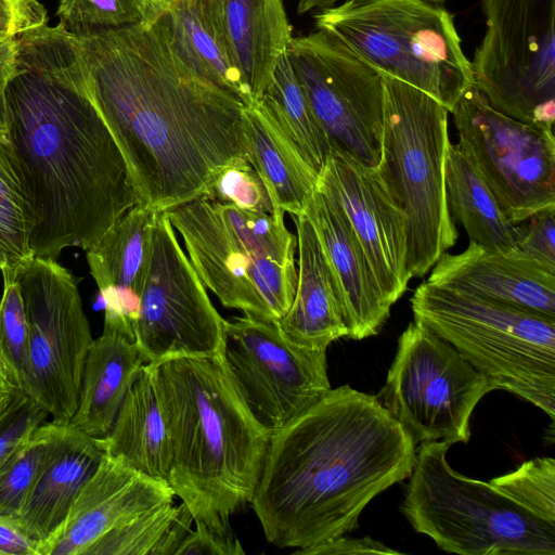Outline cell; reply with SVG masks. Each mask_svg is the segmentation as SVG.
Masks as SVG:
<instances>
[{"label":"cell","instance_id":"obj_4","mask_svg":"<svg viewBox=\"0 0 555 555\" xmlns=\"http://www.w3.org/2000/svg\"><path fill=\"white\" fill-rule=\"evenodd\" d=\"M155 363L171 441L167 483L195 524L233 533L230 517L253 499L271 433L223 354Z\"/></svg>","mask_w":555,"mask_h":555},{"label":"cell","instance_id":"obj_43","mask_svg":"<svg viewBox=\"0 0 555 555\" xmlns=\"http://www.w3.org/2000/svg\"><path fill=\"white\" fill-rule=\"evenodd\" d=\"M39 548L20 515L0 513V555H39Z\"/></svg>","mask_w":555,"mask_h":555},{"label":"cell","instance_id":"obj_34","mask_svg":"<svg viewBox=\"0 0 555 555\" xmlns=\"http://www.w3.org/2000/svg\"><path fill=\"white\" fill-rule=\"evenodd\" d=\"M159 5V0H59L57 25L82 37L145 22Z\"/></svg>","mask_w":555,"mask_h":555},{"label":"cell","instance_id":"obj_40","mask_svg":"<svg viewBox=\"0 0 555 555\" xmlns=\"http://www.w3.org/2000/svg\"><path fill=\"white\" fill-rule=\"evenodd\" d=\"M47 24V9L38 0H0V41Z\"/></svg>","mask_w":555,"mask_h":555},{"label":"cell","instance_id":"obj_11","mask_svg":"<svg viewBox=\"0 0 555 555\" xmlns=\"http://www.w3.org/2000/svg\"><path fill=\"white\" fill-rule=\"evenodd\" d=\"M14 273L28 324L24 392L52 422L68 424L94 339L77 279L56 259L34 256Z\"/></svg>","mask_w":555,"mask_h":555},{"label":"cell","instance_id":"obj_12","mask_svg":"<svg viewBox=\"0 0 555 555\" xmlns=\"http://www.w3.org/2000/svg\"><path fill=\"white\" fill-rule=\"evenodd\" d=\"M494 390L450 343L417 321L398 340L385 385L376 396L416 442H468L469 420Z\"/></svg>","mask_w":555,"mask_h":555},{"label":"cell","instance_id":"obj_20","mask_svg":"<svg viewBox=\"0 0 555 555\" xmlns=\"http://www.w3.org/2000/svg\"><path fill=\"white\" fill-rule=\"evenodd\" d=\"M427 282L555 319V272L517 248L504 253L469 241L465 250L444 253Z\"/></svg>","mask_w":555,"mask_h":555},{"label":"cell","instance_id":"obj_18","mask_svg":"<svg viewBox=\"0 0 555 555\" xmlns=\"http://www.w3.org/2000/svg\"><path fill=\"white\" fill-rule=\"evenodd\" d=\"M167 482L144 475L119 457L104 454L62 525L40 544L39 555H85L109 531L173 502Z\"/></svg>","mask_w":555,"mask_h":555},{"label":"cell","instance_id":"obj_32","mask_svg":"<svg viewBox=\"0 0 555 555\" xmlns=\"http://www.w3.org/2000/svg\"><path fill=\"white\" fill-rule=\"evenodd\" d=\"M69 426L42 423L0 469V513L20 515L40 476L64 447Z\"/></svg>","mask_w":555,"mask_h":555},{"label":"cell","instance_id":"obj_29","mask_svg":"<svg viewBox=\"0 0 555 555\" xmlns=\"http://www.w3.org/2000/svg\"><path fill=\"white\" fill-rule=\"evenodd\" d=\"M444 191L449 212L469 241L504 253L517 248L519 225L504 215L479 173L451 143L444 159Z\"/></svg>","mask_w":555,"mask_h":555},{"label":"cell","instance_id":"obj_42","mask_svg":"<svg viewBox=\"0 0 555 555\" xmlns=\"http://www.w3.org/2000/svg\"><path fill=\"white\" fill-rule=\"evenodd\" d=\"M300 555H363V554H401L372 538H345L344 535L325 542L297 550Z\"/></svg>","mask_w":555,"mask_h":555},{"label":"cell","instance_id":"obj_47","mask_svg":"<svg viewBox=\"0 0 555 555\" xmlns=\"http://www.w3.org/2000/svg\"><path fill=\"white\" fill-rule=\"evenodd\" d=\"M1 266H2V260H1V257H0V268H1Z\"/></svg>","mask_w":555,"mask_h":555},{"label":"cell","instance_id":"obj_2","mask_svg":"<svg viewBox=\"0 0 555 555\" xmlns=\"http://www.w3.org/2000/svg\"><path fill=\"white\" fill-rule=\"evenodd\" d=\"M5 111L31 211V256L87 250L139 204L122 153L88 94L76 37L47 24L16 38Z\"/></svg>","mask_w":555,"mask_h":555},{"label":"cell","instance_id":"obj_41","mask_svg":"<svg viewBox=\"0 0 555 555\" xmlns=\"http://www.w3.org/2000/svg\"><path fill=\"white\" fill-rule=\"evenodd\" d=\"M178 547L176 555H242L245 554L233 533H220L195 524Z\"/></svg>","mask_w":555,"mask_h":555},{"label":"cell","instance_id":"obj_17","mask_svg":"<svg viewBox=\"0 0 555 555\" xmlns=\"http://www.w3.org/2000/svg\"><path fill=\"white\" fill-rule=\"evenodd\" d=\"M317 186L344 210L385 299L392 306L412 279L406 264V219L376 167L331 149Z\"/></svg>","mask_w":555,"mask_h":555},{"label":"cell","instance_id":"obj_9","mask_svg":"<svg viewBox=\"0 0 555 555\" xmlns=\"http://www.w3.org/2000/svg\"><path fill=\"white\" fill-rule=\"evenodd\" d=\"M450 443L422 442L401 512L437 546L461 555H555V527L534 517L490 482L455 472Z\"/></svg>","mask_w":555,"mask_h":555},{"label":"cell","instance_id":"obj_14","mask_svg":"<svg viewBox=\"0 0 555 555\" xmlns=\"http://www.w3.org/2000/svg\"><path fill=\"white\" fill-rule=\"evenodd\" d=\"M225 320L178 242L164 211L157 214L134 341L147 362L223 354Z\"/></svg>","mask_w":555,"mask_h":555},{"label":"cell","instance_id":"obj_33","mask_svg":"<svg viewBox=\"0 0 555 555\" xmlns=\"http://www.w3.org/2000/svg\"><path fill=\"white\" fill-rule=\"evenodd\" d=\"M28 197L7 132H0V257L2 268L15 269L33 257Z\"/></svg>","mask_w":555,"mask_h":555},{"label":"cell","instance_id":"obj_35","mask_svg":"<svg viewBox=\"0 0 555 555\" xmlns=\"http://www.w3.org/2000/svg\"><path fill=\"white\" fill-rule=\"evenodd\" d=\"M528 513L555 527V460L537 457L489 481Z\"/></svg>","mask_w":555,"mask_h":555},{"label":"cell","instance_id":"obj_1","mask_svg":"<svg viewBox=\"0 0 555 555\" xmlns=\"http://www.w3.org/2000/svg\"><path fill=\"white\" fill-rule=\"evenodd\" d=\"M76 38L88 94L140 205L160 212L190 202L219 168L246 157L244 103L177 54L164 2L145 22Z\"/></svg>","mask_w":555,"mask_h":555},{"label":"cell","instance_id":"obj_38","mask_svg":"<svg viewBox=\"0 0 555 555\" xmlns=\"http://www.w3.org/2000/svg\"><path fill=\"white\" fill-rule=\"evenodd\" d=\"M521 223L517 249L555 272V208L540 210Z\"/></svg>","mask_w":555,"mask_h":555},{"label":"cell","instance_id":"obj_21","mask_svg":"<svg viewBox=\"0 0 555 555\" xmlns=\"http://www.w3.org/2000/svg\"><path fill=\"white\" fill-rule=\"evenodd\" d=\"M157 214L140 204L133 206L86 250L104 304V327L133 340Z\"/></svg>","mask_w":555,"mask_h":555},{"label":"cell","instance_id":"obj_28","mask_svg":"<svg viewBox=\"0 0 555 555\" xmlns=\"http://www.w3.org/2000/svg\"><path fill=\"white\" fill-rule=\"evenodd\" d=\"M104 454L98 438L69 426L63 449L28 493L20 513L25 529L39 544L65 520Z\"/></svg>","mask_w":555,"mask_h":555},{"label":"cell","instance_id":"obj_6","mask_svg":"<svg viewBox=\"0 0 555 555\" xmlns=\"http://www.w3.org/2000/svg\"><path fill=\"white\" fill-rule=\"evenodd\" d=\"M414 320L450 343L494 389L555 418V319L466 292L421 283Z\"/></svg>","mask_w":555,"mask_h":555},{"label":"cell","instance_id":"obj_39","mask_svg":"<svg viewBox=\"0 0 555 555\" xmlns=\"http://www.w3.org/2000/svg\"><path fill=\"white\" fill-rule=\"evenodd\" d=\"M48 413L28 397L0 426V469L30 434L46 422Z\"/></svg>","mask_w":555,"mask_h":555},{"label":"cell","instance_id":"obj_10","mask_svg":"<svg viewBox=\"0 0 555 555\" xmlns=\"http://www.w3.org/2000/svg\"><path fill=\"white\" fill-rule=\"evenodd\" d=\"M487 29L473 61V83L496 111L553 129L555 0H481Z\"/></svg>","mask_w":555,"mask_h":555},{"label":"cell","instance_id":"obj_23","mask_svg":"<svg viewBox=\"0 0 555 555\" xmlns=\"http://www.w3.org/2000/svg\"><path fill=\"white\" fill-rule=\"evenodd\" d=\"M98 439L105 454L119 457L135 470L167 482L171 441L155 362L140 367L109 431Z\"/></svg>","mask_w":555,"mask_h":555},{"label":"cell","instance_id":"obj_36","mask_svg":"<svg viewBox=\"0 0 555 555\" xmlns=\"http://www.w3.org/2000/svg\"><path fill=\"white\" fill-rule=\"evenodd\" d=\"M0 363L11 380L24 391L28 352V324L14 269H0Z\"/></svg>","mask_w":555,"mask_h":555},{"label":"cell","instance_id":"obj_45","mask_svg":"<svg viewBox=\"0 0 555 555\" xmlns=\"http://www.w3.org/2000/svg\"><path fill=\"white\" fill-rule=\"evenodd\" d=\"M15 51L16 38L0 41V132H7L5 88Z\"/></svg>","mask_w":555,"mask_h":555},{"label":"cell","instance_id":"obj_46","mask_svg":"<svg viewBox=\"0 0 555 555\" xmlns=\"http://www.w3.org/2000/svg\"><path fill=\"white\" fill-rule=\"evenodd\" d=\"M344 0H299L297 5L298 14H305L312 11H320L331 8ZM431 2L441 3L448 0H429Z\"/></svg>","mask_w":555,"mask_h":555},{"label":"cell","instance_id":"obj_5","mask_svg":"<svg viewBox=\"0 0 555 555\" xmlns=\"http://www.w3.org/2000/svg\"><path fill=\"white\" fill-rule=\"evenodd\" d=\"M164 212L225 308L272 323L286 313L297 285V237L282 209L259 214L201 195Z\"/></svg>","mask_w":555,"mask_h":555},{"label":"cell","instance_id":"obj_19","mask_svg":"<svg viewBox=\"0 0 555 555\" xmlns=\"http://www.w3.org/2000/svg\"><path fill=\"white\" fill-rule=\"evenodd\" d=\"M333 275L347 337L376 335L390 315L367 257L340 206L318 186L305 209Z\"/></svg>","mask_w":555,"mask_h":555},{"label":"cell","instance_id":"obj_30","mask_svg":"<svg viewBox=\"0 0 555 555\" xmlns=\"http://www.w3.org/2000/svg\"><path fill=\"white\" fill-rule=\"evenodd\" d=\"M259 100L271 111L306 160L320 175L331 153V145L312 112L287 51L281 56L271 82Z\"/></svg>","mask_w":555,"mask_h":555},{"label":"cell","instance_id":"obj_3","mask_svg":"<svg viewBox=\"0 0 555 555\" xmlns=\"http://www.w3.org/2000/svg\"><path fill=\"white\" fill-rule=\"evenodd\" d=\"M415 441L372 396L343 385L270 435L250 501L266 540L302 550L345 535L408 479Z\"/></svg>","mask_w":555,"mask_h":555},{"label":"cell","instance_id":"obj_25","mask_svg":"<svg viewBox=\"0 0 555 555\" xmlns=\"http://www.w3.org/2000/svg\"><path fill=\"white\" fill-rule=\"evenodd\" d=\"M145 363L147 360L133 339L103 327L88 350L78 405L68 425L90 437H104Z\"/></svg>","mask_w":555,"mask_h":555},{"label":"cell","instance_id":"obj_48","mask_svg":"<svg viewBox=\"0 0 555 555\" xmlns=\"http://www.w3.org/2000/svg\"><path fill=\"white\" fill-rule=\"evenodd\" d=\"M159 1H168V0H159Z\"/></svg>","mask_w":555,"mask_h":555},{"label":"cell","instance_id":"obj_24","mask_svg":"<svg viewBox=\"0 0 555 555\" xmlns=\"http://www.w3.org/2000/svg\"><path fill=\"white\" fill-rule=\"evenodd\" d=\"M242 126L246 158L274 205L292 216L305 212L319 173L260 100L244 107Z\"/></svg>","mask_w":555,"mask_h":555},{"label":"cell","instance_id":"obj_22","mask_svg":"<svg viewBox=\"0 0 555 555\" xmlns=\"http://www.w3.org/2000/svg\"><path fill=\"white\" fill-rule=\"evenodd\" d=\"M292 218L299 255L297 285L288 310L275 325L294 345L326 350L348 335L336 285L312 223L305 212Z\"/></svg>","mask_w":555,"mask_h":555},{"label":"cell","instance_id":"obj_16","mask_svg":"<svg viewBox=\"0 0 555 555\" xmlns=\"http://www.w3.org/2000/svg\"><path fill=\"white\" fill-rule=\"evenodd\" d=\"M223 357L250 412L271 434L332 389L326 350L294 345L272 322L245 314L225 320Z\"/></svg>","mask_w":555,"mask_h":555},{"label":"cell","instance_id":"obj_31","mask_svg":"<svg viewBox=\"0 0 555 555\" xmlns=\"http://www.w3.org/2000/svg\"><path fill=\"white\" fill-rule=\"evenodd\" d=\"M193 516L186 505L173 502L153 508L109 531L85 555H176L192 531Z\"/></svg>","mask_w":555,"mask_h":555},{"label":"cell","instance_id":"obj_27","mask_svg":"<svg viewBox=\"0 0 555 555\" xmlns=\"http://www.w3.org/2000/svg\"><path fill=\"white\" fill-rule=\"evenodd\" d=\"M177 54L196 74L238 98L255 103L234 62L218 0L163 1Z\"/></svg>","mask_w":555,"mask_h":555},{"label":"cell","instance_id":"obj_7","mask_svg":"<svg viewBox=\"0 0 555 555\" xmlns=\"http://www.w3.org/2000/svg\"><path fill=\"white\" fill-rule=\"evenodd\" d=\"M315 27L367 64L434 98L450 113L473 85L453 15L429 0H344L313 14Z\"/></svg>","mask_w":555,"mask_h":555},{"label":"cell","instance_id":"obj_37","mask_svg":"<svg viewBox=\"0 0 555 555\" xmlns=\"http://www.w3.org/2000/svg\"><path fill=\"white\" fill-rule=\"evenodd\" d=\"M203 196L259 214H273L281 209L274 205L264 182L246 157H238L219 168L209 179Z\"/></svg>","mask_w":555,"mask_h":555},{"label":"cell","instance_id":"obj_44","mask_svg":"<svg viewBox=\"0 0 555 555\" xmlns=\"http://www.w3.org/2000/svg\"><path fill=\"white\" fill-rule=\"evenodd\" d=\"M27 398L9 377L0 363V426L22 405Z\"/></svg>","mask_w":555,"mask_h":555},{"label":"cell","instance_id":"obj_8","mask_svg":"<svg viewBox=\"0 0 555 555\" xmlns=\"http://www.w3.org/2000/svg\"><path fill=\"white\" fill-rule=\"evenodd\" d=\"M380 74L385 103L376 169L406 219L410 276H423L457 240L444 191L450 112L425 92Z\"/></svg>","mask_w":555,"mask_h":555},{"label":"cell","instance_id":"obj_15","mask_svg":"<svg viewBox=\"0 0 555 555\" xmlns=\"http://www.w3.org/2000/svg\"><path fill=\"white\" fill-rule=\"evenodd\" d=\"M287 52L331 149L376 167L384 122L382 74L319 29L293 38Z\"/></svg>","mask_w":555,"mask_h":555},{"label":"cell","instance_id":"obj_13","mask_svg":"<svg viewBox=\"0 0 555 555\" xmlns=\"http://www.w3.org/2000/svg\"><path fill=\"white\" fill-rule=\"evenodd\" d=\"M451 113L457 147L513 223L555 208L553 129L525 124L496 111L474 83Z\"/></svg>","mask_w":555,"mask_h":555},{"label":"cell","instance_id":"obj_26","mask_svg":"<svg viewBox=\"0 0 555 555\" xmlns=\"http://www.w3.org/2000/svg\"><path fill=\"white\" fill-rule=\"evenodd\" d=\"M218 2L234 62L256 102L294 38L284 0Z\"/></svg>","mask_w":555,"mask_h":555}]
</instances>
